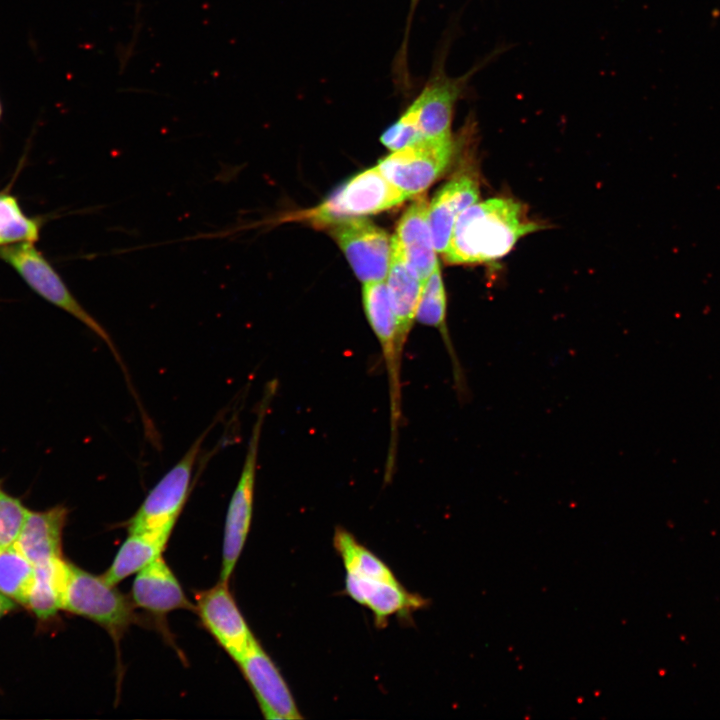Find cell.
I'll return each instance as SVG.
<instances>
[{
    "mask_svg": "<svg viewBox=\"0 0 720 720\" xmlns=\"http://www.w3.org/2000/svg\"><path fill=\"white\" fill-rule=\"evenodd\" d=\"M334 546L343 561L346 574L387 582L398 581L381 559L361 545L345 529L335 530Z\"/></svg>",
    "mask_w": 720,
    "mask_h": 720,
    "instance_id": "cell-21",
    "label": "cell"
},
{
    "mask_svg": "<svg viewBox=\"0 0 720 720\" xmlns=\"http://www.w3.org/2000/svg\"><path fill=\"white\" fill-rule=\"evenodd\" d=\"M35 566L13 544L0 548V593L26 606Z\"/></svg>",
    "mask_w": 720,
    "mask_h": 720,
    "instance_id": "cell-22",
    "label": "cell"
},
{
    "mask_svg": "<svg viewBox=\"0 0 720 720\" xmlns=\"http://www.w3.org/2000/svg\"><path fill=\"white\" fill-rule=\"evenodd\" d=\"M131 597L103 575H95L68 561L62 610L103 627L115 642L139 621Z\"/></svg>",
    "mask_w": 720,
    "mask_h": 720,
    "instance_id": "cell-2",
    "label": "cell"
},
{
    "mask_svg": "<svg viewBox=\"0 0 720 720\" xmlns=\"http://www.w3.org/2000/svg\"><path fill=\"white\" fill-rule=\"evenodd\" d=\"M28 512L19 499L0 488V548L15 543Z\"/></svg>",
    "mask_w": 720,
    "mask_h": 720,
    "instance_id": "cell-24",
    "label": "cell"
},
{
    "mask_svg": "<svg viewBox=\"0 0 720 720\" xmlns=\"http://www.w3.org/2000/svg\"><path fill=\"white\" fill-rule=\"evenodd\" d=\"M452 136L423 138L393 151L378 163L384 177L407 198L425 191L452 162L456 152Z\"/></svg>",
    "mask_w": 720,
    "mask_h": 720,
    "instance_id": "cell-8",
    "label": "cell"
},
{
    "mask_svg": "<svg viewBox=\"0 0 720 720\" xmlns=\"http://www.w3.org/2000/svg\"><path fill=\"white\" fill-rule=\"evenodd\" d=\"M406 199L376 166L355 175L320 205L291 217L319 228L330 227L390 209Z\"/></svg>",
    "mask_w": 720,
    "mask_h": 720,
    "instance_id": "cell-5",
    "label": "cell"
},
{
    "mask_svg": "<svg viewBox=\"0 0 720 720\" xmlns=\"http://www.w3.org/2000/svg\"><path fill=\"white\" fill-rule=\"evenodd\" d=\"M15 602L0 593V619L15 609Z\"/></svg>",
    "mask_w": 720,
    "mask_h": 720,
    "instance_id": "cell-26",
    "label": "cell"
},
{
    "mask_svg": "<svg viewBox=\"0 0 720 720\" xmlns=\"http://www.w3.org/2000/svg\"><path fill=\"white\" fill-rule=\"evenodd\" d=\"M362 302L368 323L382 349L389 382L391 438L388 449L385 480L395 468L398 428L401 419V362L396 344L395 318L385 280L363 283Z\"/></svg>",
    "mask_w": 720,
    "mask_h": 720,
    "instance_id": "cell-7",
    "label": "cell"
},
{
    "mask_svg": "<svg viewBox=\"0 0 720 720\" xmlns=\"http://www.w3.org/2000/svg\"><path fill=\"white\" fill-rule=\"evenodd\" d=\"M237 663L266 719H302L283 676L257 639Z\"/></svg>",
    "mask_w": 720,
    "mask_h": 720,
    "instance_id": "cell-11",
    "label": "cell"
},
{
    "mask_svg": "<svg viewBox=\"0 0 720 720\" xmlns=\"http://www.w3.org/2000/svg\"><path fill=\"white\" fill-rule=\"evenodd\" d=\"M395 318L396 344L403 354L415 321L422 290L418 275L406 264L399 249L391 242V258L385 279Z\"/></svg>",
    "mask_w": 720,
    "mask_h": 720,
    "instance_id": "cell-17",
    "label": "cell"
},
{
    "mask_svg": "<svg viewBox=\"0 0 720 720\" xmlns=\"http://www.w3.org/2000/svg\"><path fill=\"white\" fill-rule=\"evenodd\" d=\"M67 564L63 557L35 565L34 579L26 608L37 619L47 621L62 610Z\"/></svg>",
    "mask_w": 720,
    "mask_h": 720,
    "instance_id": "cell-19",
    "label": "cell"
},
{
    "mask_svg": "<svg viewBox=\"0 0 720 720\" xmlns=\"http://www.w3.org/2000/svg\"><path fill=\"white\" fill-rule=\"evenodd\" d=\"M425 138L412 114L406 110L381 136L382 144L389 150L397 151Z\"/></svg>",
    "mask_w": 720,
    "mask_h": 720,
    "instance_id": "cell-25",
    "label": "cell"
},
{
    "mask_svg": "<svg viewBox=\"0 0 720 720\" xmlns=\"http://www.w3.org/2000/svg\"><path fill=\"white\" fill-rule=\"evenodd\" d=\"M38 231V224L23 215L15 198L0 194V245L32 242Z\"/></svg>",
    "mask_w": 720,
    "mask_h": 720,
    "instance_id": "cell-23",
    "label": "cell"
},
{
    "mask_svg": "<svg viewBox=\"0 0 720 720\" xmlns=\"http://www.w3.org/2000/svg\"><path fill=\"white\" fill-rule=\"evenodd\" d=\"M391 242L399 249L406 264L424 284L438 264L426 196H419L403 213Z\"/></svg>",
    "mask_w": 720,
    "mask_h": 720,
    "instance_id": "cell-13",
    "label": "cell"
},
{
    "mask_svg": "<svg viewBox=\"0 0 720 720\" xmlns=\"http://www.w3.org/2000/svg\"><path fill=\"white\" fill-rule=\"evenodd\" d=\"M450 78L443 74L431 79L407 109L414 117L425 138H444L451 135L455 104L462 94L468 76Z\"/></svg>",
    "mask_w": 720,
    "mask_h": 720,
    "instance_id": "cell-12",
    "label": "cell"
},
{
    "mask_svg": "<svg viewBox=\"0 0 720 720\" xmlns=\"http://www.w3.org/2000/svg\"><path fill=\"white\" fill-rule=\"evenodd\" d=\"M480 184L471 172H462L445 183L429 203V224L437 253L446 251L454 225L468 207L478 202Z\"/></svg>",
    "mask_w": 720,
    "mask_h": 720,
    "instance_id": "cell-14",
    "label": "cell"
},
{
    "mask_svg": "<svg viewBox=\"0 0 720 720\" xmlns=\"http://www.w3.org/2000/svg\"><path fill=\"white\" fill-rule=\"evenodd\" d=\"M68 510L58 505L29 511L14 545L35 566L62 556V535Z\"/></svg>",
    "mask_w": 720,
    "mask_h": 720,
    "instance_id": "cell-16",
    "label": "cell"
},
{
    "mask_svg": "<svg viewBox=\"0 0 720 720\" xmlns=\"http://www.w3.org/2000/svg\"><path fill=\"white\" fill-rule=\"evenodd\" d=\"M542 228L512 198L478 201L458 217L443 257L450 264L492 262L507 255L522 237Z\"/></svg>",
    "mask_w": 720,
    "mask_h": 720,
    "instance_id": "cell-1",
    "label": "cell"
},
{
    "mask_svg": "<svg viewBox=\"0 0 720 720\" xmlns=\"http://www.w3.org/2000/svg\"><path fill=\"white\" fill-rule=\"evenodd\" d=\"M330 233L363 283L385 280L391 258V239L380 227L363 218L330 226Z\"/></svg>",
    "mask_w": 720,
    "mask_h": 720,
    "instance_id": "cell-9",
    "label": "cell"
},
{
    "mask_svg": "<svg viewBox=\"0 0 720 720\" xmlns=\"http://www.w3.org/2000/svg\"><path fill=\"white\" fill-rule=\"evenodd\" d=\"M130 597L137 608L157 616L178 609L194 610L162 555L137 572Z\"/></svg>",
    "mask_w": 720,
    "mask_h": 720,
    "instance_id": "cell-15",
    "label": "cell"
},
{
    "mask_svg": "<svg viewBox=\"0 0 720 720\" xmlns=\"http://www.w3.org/2000/svg\"><path fill=\"white\" fill-rule=\"evenodd\" d=\"M208 432L209 429L204 431L149 491L127 521L128 533L148 535L168 542L188 498L193 471Z\"/></svg>",
    "mask_w": 720,
    "mask_h": 720,
    "instance_id": "cell-3",
    "label": "cell"
},
{
    "mask_svg": "<svg viewBox=\"0 0 720 720\" xmlns=\"http://www.w3.org/2000/svg\"><path fill=\"white\" fill-rule=\"evenodd\" d=\"M346 593L356 602L368 607L377 624H384L389 616L423 606V599L407 592L397 582L361 578L346 574Z\"/></svg>",
    "mask_w": 720,
    "mask_h": 720,
    "instance_id": "cell-18",
    "label": "cell"
},
{
    "mask_svg": "<svg viewBox=\"0 0 720 720\" xmlns=\"http://www.w3.org/2000/svg\"><path fill=\"white\" fill-rule=\"evenodd\" d=\"M194 611L219 645L237 663L256 640L227 581L219 580L213 587L196 594Z\"/></svg>",
    "mask_w": 720,
    "mask_h": 720,
    "instance_id": "cell-10",
    "label": "cell"
},
{
    "mask_svg": "<svg viewBox=\"0 0 720 720\" xmlns=\"http://www.w3.org/2000/svg\"><path fill=\"white\" fill-rule=\"evenodd\" d=\"M276 383L267 384L257 408L241 474L228 505L222 548L220 580L230 579L245 545L253 514L257 461L262 427L276 392Z\"/></svg>",
    "mask_w": 720,
    "mask_h": 720,
    "instance_id": "cell-4",
    "label": "cell"
},
{
    "mask_svg": "<svg viewBox=\"0 0 720 720\" xmlns=\"http://www.w3.org/2000/svg\"><path fill=\"white\" fill-rule=\"evenodd\" d=\"M0 258L13 266L39 295L65 310L94 332L110 349L131 384L128 371L106 329L76 300L63 280L31 242L0 247Z\"/></svg>",
    "mask_w": 720,
    "mask_h": 720,
    "instance_id": "cell-6",
    "label": "cell"
},
{
    "mask_svg": "<svg viewBox=\"0 0 720 720\" xmlns=\"http://www.w3.org/2000/svg\"><path fill=\"white\" fill-rule=\"evenodd\" d=\"M166 545L167 542L152 536L128 533V537L103 576L108 582L116 585L161 556Z\"/></svg>",
    "mask_w": 720,
    "mask_h": 720,
    "instance_id": "cell-20",
    "label": "cell"
}]
</instances>
